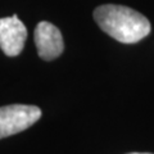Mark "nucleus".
Returning a JSON list of instances; mask_svg holds the SVG:
<instances>
[{"label": "nucleus", "instance_id": "7ed1b4c3", "mask_svg": "<svg viewBox=\"0 0 154 154\" xmlns=\"http://www.w3.org/2000/svg\"><path fill=\"white\" fill-rule=\"evenodd\" d=\"M27 28L16 14L0 18V49L8 57H17L25 48Z\"/></svg>", "mask_w": 154, "mask_h": 154}, {"label": "nucleus", "instance_id": "39448f33", "mask_svg": "<svg viewBox=\"0 0 154 154\" xmlns=\"http://www.w3.org/2000/svg\"><path fill=\"white\" fill-rule=\"evenodd\" d=\"M128 154H152V153H128Z\"/></svg>", "mask_w": 154, "mask_h": 154}, {"label": "nucleus", "instance_id": "f257e3e1", "mask_svg": "<svg viewBox=\"0 0 154 154\" xmlns=\"http://www.w3.org/2000/svg\"><path fill=\"white\" fill-rule=\"evenodd\" d=\"M94 19L105 33L122 44H135L152 30L145 16L123 5H100L94 11Z\"/></svg>", "mask_w": 154, "mask_h": 154}, {"label": "nucleus", "instance_id": "20e7f679", "mask_svg": "<svg viewBox=\"0 0 154 154\" xmlns=\"http://www.w3.org/2000/svg\"><path fill=\"white\" fill-rule=\"evenodd\" d=\"M35 45L41 59L53 60L64 49V41L60 31L53 23L42 21L35 28Z\"/></svg>", "mask_w": 154, "mask_h": 154}, {"label": "nucleus", "instance_id": "f03ea898", "mask_svg": "<svg viewBox=\"0 0 154 154\" xmlns=\"http://www.w3.org/2000/svg\"><path fill=\"white\" fill-rule=\"evenodd\" d=\"M40 117L41 109L35 105L11 104L0 107V139L25 131Z\"/></svg>", "mask_w": 154, "mask_h": 154}]
</instances>
